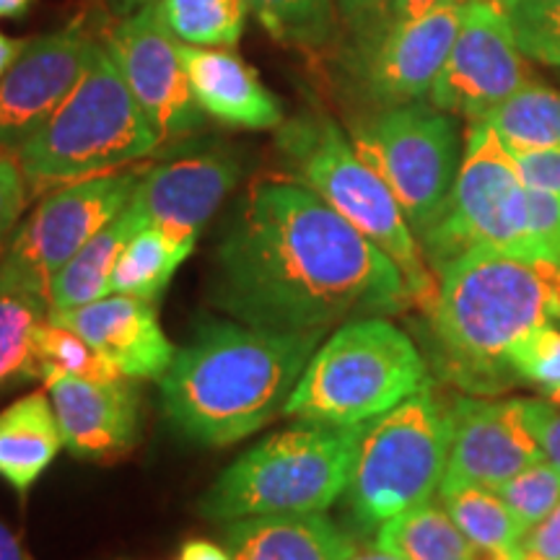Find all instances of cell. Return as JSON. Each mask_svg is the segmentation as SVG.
Returning a JSON list of instances; mask_svg holds the SVG:
<instances>
[{
  "label": "cell",
  "instance_id": "35",
  "mask_svg": "<svg viewBox=\"0 0 560 560\" xmlns=\"http://www.w3.org/2000/svg\"><path fill=\"white\" fill-rule=\"evenodd\" d=\"M529 234L545 268L560 272V198L550 192L527 190Z\"/></svg>",
  "mask_w": 560,
  "mask_h": 560
},
{
  "label": "cell",
  "instance_id": "32",
  "mask_svg": "<svg viewBox=\"0 0 560 560\" xmlns=\"http://www.w3.org/2000/svg\"><path fill=\"white\" fill-rule=\"evenodd\" d=\"M499 493L516 522L522 524V529L529 535L560 503V470L548 459L535 462L527 470L503 482Z\"/></svg>",
  "mask_w": 560,
  "mask_h": 560
},
{
  "label": "cell",
  "instance_id": "48",
  "mask_svg": "<svg viewBox=\"0 0 560 560\" xmlns=\"http://www.w3.org/2000/svg\"><path fill=\"white\" fill-rule=\"evenodd\" d=\"M478 560H522V550L520 552H506V556H480Z\"/></svg>",
  "mask_w": 560,
  "mask_h": 560
},
{
  "label": "cell",
  "instance_id": "13",
  "mask_svg": "<svg viewBox=\"0 0 560 560\" xmlns=\"http://www.w3.org/2000/svg\"><path fill=\"white\" fill-rule=\"evenodd\" d=\"M140 172H109L45 192L21 223L3 260L47 283L91 236L117 219L132 200Z\"/></svg>",
  "mask_w": 560,
  "mask_h": 560
},
{
  "label": "cell",
  "instance_id": "9",
  "mask_svg": "<svg viewBox=\"0 0 560 560\" xmlns=\"http://www.w3.org/2000/svg\"><path fill=\"white\" fill-rule=\"evenodd\" d=\"M418 242L433 278L472 249H495L542 265L529 234L527 185L514 156L486 122H470L450 202Z\"/></svg>",
  "mask_w": 560,
  "mask_h": 560
},
{
  "label": "cell",
  "instance_id": "36",
  "mask_svg": "<svg viewBox=\"0 0 560 560\" xmlns=\"http://www.w3.org/2000/svg\"><path fill=\"white\" fill-rule=\"evenodd\" d=\"M522 416L542 457L560 470V405L550 402L548 397H532L522 400Z\"/></svg>",
  "mask_w": 560,
  "mask_h": 560
},
{
  "label": "cell",
  "instance_id": "51",
  "mask_svg": "<svg viewBox=\"0 0 560 560\" xmlns=\"http://www.w3.org/2000/svg\"><path fill=\"white\" fill-rule=\"evenodd\" d=\"M522 560H535V558H529V556H524V550H522Z\"/></svg>",
  "mask_w": 560,
  "mask_h": 560
},
{
  "label": "cell",
  "instance_id": "33",
  "mask_svg": "<svg viewBox=\"0 0 560 560\" xmlns=\"http://www.w3.org/2000/svg\"><path fill=\"white\" fill-rule=\"evenodd\" d=\"M509 16L520 50L529 60L560 68V0H516Z\"/></svg>",
  "mask_w": 560,
  "mask_h": 560
},
{
  "label": "cell",
  "instance_id": "2",
  "mask_svg": "<svg viewBox=\"0 0 560 560\" xmlns=\"http://www.w3.org/2000/svg\"><path fill=\"white\" fill-rule=\"evenodd\" d=\"M420 350L431 376L459 395L514 389L511 355L540 325H560V272L495 249H472L436 272Z\"/></svg>",
  "mask_w": 560,
  "mask_h": 560
},
{
  "label": "cell",
  "instance_id": "39",
  "mask_svg": "<svg viewBox=\"0 0 560 560\" xmlns=\"http://www.w3.org/2000/svg\"><path fill=\"white\" fill-rule=\"evenodd\" d=\"M389 0H338V11L346 24L361 39H371L387 26Z\"/></svg>",
  "mask_w": 560,
  "mask_h": 560
},
{
  "label": "cell",
  "instance_id": "20",
  "mask_svg": "<svg viewBox=\"0 0 560 560\" xmlns=\"http://www.w3.org/2000/svg\"><path fill=\"white\" fill-rule=\"evenodd\" d=\"M179 58L198 107L226 128L278 130L283 104L257 70L226 47L179 45Z\"/></svg>",
  "mask_w": 560,
  "mask_h": 560
},
{
  "label": "cell",
  "instance_id": "25",
  "mask_svg": "<svg viewBox=\"0 0 560 560\" xmlns=\"http://www.w3.org/2000/svg\"><path fill=\"white\" fill-rule=\"evenodd\" d=\"M374 545L400 560H478L441 501H425L392 516L374 532Z\"/></svg>",
  "mask_w": 560,
  "mask_h": 560
},
{
  "label": "cell",
  "instance_id": "19",
  "mask_svg": "<svg viewBox=\"0 0 560 560\" xmlns=\"http://www.w3.org/2000/svg\"><path fill=\"white\" fill-rule=\"evenodd\" d=\"M47 319L81 335L125 380L159 382L177 353L161 330L156 304L125 293H107L73 310L50 312Z\"/></svg>",
  "mask_w": 560,
  "mask_h": 560
},
{
  "label": "cell",
  "instance_id": "28",
  "mask_svg": "<svg viewBox=\"0 0 560 560\" xmlns=\"http://www.w3.org/2000/svg\"><path fill=\"white\" fill-rule=\"evenodd\" d=\"M159 11L185 45L234 50L247 24L249 0H159Z\"/></svg>",
  "mask_w": 560,
  "mask_h": 560
},
{
  "label": "cell",
  "instance_id": "50",
  "mask_svg": "<svg viewBox=\"0 0 560 560\" xmlns=\"http://www.w3.org/2000/svg\"><path fill=\"white\" fill-rule=\"evenodd\" d=\"M501 3H503V9H506V11H509V9H511V5H514V3H516V0H501Z\"/></svg>",
  "mask_w": 560,
  "mask_h": 560
},
{
  "label": "cell",
  "instance_id": "17",
  "mask_svg": "<svg viewBox=\"0 0 560 560\" xmlns=\"http://www.w3.org/2000/svg\"><path fill=\"white\" fill-rule=\"evenodd\" d=\"M446 472L439 490L480 486L499 490L503 482L542 462L522 416V400L457 395Z\"/></svg>",
  "mask_w": 560,
  "mask_h": 560
},
{
  "label": "cell",
  "instance_id": "8",
  "mask_svg": "<svg viewBox=\"0 0 560 560\" xmlns=\"http://www.w3.org/2000/svg\"><path fill=\"white\" fill-rule=\"evenodd\" d=\"M452 400L431 380L397 408L369 420L346 488L355 532L374 535L392 516L439 495L452 446Z\"/></svg>",
  "mask_w": 560,
  "mask_h": 560
},
{
  "label": "cell",
  "instance_id": "21",
  "mask_svg": "<svg viewBox=\"0 0 560 560\" xmlns=\"http://www.w3.org/2000/svg\"><path fill=\"white\" fill-rule=\"evenodd\" d=\"M223 548L231 560H350L359 552L353 532L342 529L325 511L229 522Z\"/></svg>",
  "mask_w": 560,
  "mask_h": 560
},
{
  "label": "cell",
  "instance_id": "38",
  "mask_svg": "<svg viewBox=\"0 0 560 560\" xmlns=\"http://www.w3.org/2000/svg\"><path fill=\"white\" fill-rule=\"evenodd\" d=\"M527 190L550 192L560 198V145L558 149L511 153Z\"/></svg>",
  "mask_w": 560,
  "mask_h": 560
},
{
  "label": "cell",
  "instance_id": "26",
  "mask_svg": "<svg viewBox=\"0 0 560 560\" xmlns=\"http://www.w3.org/2000/svg\"><path fill=\"white\" fill-rule=\"evenodd\" d=\"M439 501L480 556L520 552L527 540V532L511 514L499 490L480 486L446 488L439 490Z\"/></svg>",
  "mask_w": 560,
  "mask_h": 560
},
{
  "label": "cell",
  "instance_id": "37",
  "mask_svg": "<svg viewBox=\"0 0 560 560\" xmlns=\"http://www.w3.org/2000/svg\"><path fill=\"white\" fill-rule=\"evenodd\" d=\"M26 195H30V187H26L19 159L0 151V242L16 226L21 210L26 206Z\"/></svg>",
  "mask_w": 560,
  "mask_h": 560
},
{
  "label": "cell",
  "instance_id": "18",
  "mask_svg": "<svg viewBox=\"0 0 560 560\" xmlns=\"http://www.w3.org/2000/svg\"><path fill=\"white\" fill-rule=\"evenodd\" d=\"M62 433V446L79 459H117L138 444V395L125 380L96 382L50 371L42 376Z\"/></svg>",
  "mask_w": 560,
  "mask_h": 560
},
{
  "label": "cell",
  "instance_id": "31",
  "mask_svg": "<svg viewBox=\"0 0 560 560\" xmlns=\"http://www.w3.org/2000/svg\"><path fill=\"white\" fill-rule=\"evenodd\" d=\"M32 371L34 380H42L50 371H60V374L83 376V380L96 382H112L125 380L112 363L104 359L100 350L89 346L81 335H75L68 327L55 325V322L45 319L37 327L32 340Z\"/></svg>",
  "mask_w": 560,
  "mask_h": 560
},
{
  "label": "cell",
  "instance_id": "44",
  "mask_svg": "<svg viewBox=\"0 0 560 560\" xmlns=\"http://www.w3.org/2000/svg\"><path fill=\"white\" fill-rule=\"evenodd\" d=\"M0 560H34L3 522H0Z\"/></svg>",
  "mask_w": 560,
  "mask_h": 560
},
{
  "label": "cell",
  "instance_id": "23",
  "mask_svg": "<svg viewBox=\"0 0 560 560\" xmlns=\"http://www.w3.org/2000/svg\"><path fill=\"white\" fill-rule=\"evenodd\" d=\"M47 314V283L0 257V395L34 380L32 340Z\"/></svg>",
  "mask_w": 560,
  "mask_h": 560
},
{
  "label": "cell",
  "instance_id": "14",
  "mask_svg": "<svg viewBox=\"0 0 560 560\" xmlns=\"http://www.w3.org/2000/svg\"><path fill=\"white\" fill-rule=\"evenodd\" d=\"M242 177V161L229 145L179 153L140 172L132 202L156 226L179 262Z\"/></svg>",
  "mask_w": 560,
  "mask_h": 560
},
{
  "label": "cell",
  "instance_id": "24",
  "mask_svg": "<svg viewBox=\"0 0 560 560\" xmlns=\"http://www.w3.org/2000/svg\"><path fill=\"white\" fill-rule=\"evenodd\" d=\"M149 219L143 215L136 202H128V208L107 223L100 234L91 236L83 247L75 252L62 268L55 272L47 289L50 299V312H66L73 306H83L89 301H96L109 293V278L115 270L117 257L125 249L132 236L140 229L149 226Z\"/></svg>",
  "mask_w": 560,
  "mask_h": 560
},
{
  "label": "cell",
  "instance_id": "4",
  "mask_svg": "<svg viewBox=\"0 0 560 560\" xmlns=\"http://www.w3.org/2000/svg\"><path fill=\"white\" fill-rule=\"evenodd\" d=\"M159 132L112 60L96 42L89 66L50 120L16 149L30 192H50L149 156Z\"/></svg>",
  "mask_w": 560,
  "mask_h": 560
},
{
  "label": "cell",
  "instance_id": "11",
  "mask_svg": "<svg viewBox=\"0 0 560 560\" xmlns=\"http://www.w3.org/2000/svg\"><path fill=\"white\" fill-rule=\"evenodd\" d=\"M527 81V55L516 45L501 0H465L459 34L433 81L429 102L467 122H480Z\"/></svg>",
  "mask_w": 560,
  "mask_h": 560
},
{
  "label": "cell",
  "instance_id": "34",
  "mask_svg": "<svg viewBox=\"0 0 560 560\" xmlns=\"http://www.w3.org/2000/svg\"><path fill=\"white\" fill-rule=\"evenodd\" d=\"M511 366L520 384H529L540 395L560 389V327H535L511 355Z\"/></svg>",
  "mask_w": 560,
  "mask_h": 560
},
{
  "label": "cell",
  "instance_id": "52",
  "mask_svg": "<svg viewBox=\"0 0 560 560\" xmlns=\"http://www.w3.org/2000/svg\"><path fill=\"white\" fill-rule=\"evenodd\" d=\"M0 151H5V149H0Z\"/></svg>",
  "mask_w": 560,
  "mask_h": 560
},
{
  "label": "cell",
  "instance_id": "27",
  "mask_svg": "<svg viewBox=\"0 0 560 560\" xmlns=\"http://www.w3.org/2000/svg\"><path fill=\"white\" fill-rule=\"evenodd\" d=\"M509 153H527L560 145V91L527 81L520 91L482 117Z\"/></svg>",
  "mask_w": 560,
  "mask_h": 560
},
{
  "label": "cell",
  "instance_id": "1",
  "mask_svg": "<svg viewBox=\"0 0 560 560\" xmlns=\"http://www.w3.org/2000/svg\"><path fill=\"white\" fill-rule=\"evenodd\" d=\"M210 301L234 322L327 332L416 306L402 270L299 179L249 187L215 249Z\"/></svg>",
  "mask_w": 560,
  "mask_h": 560
},
{
  "label": "cell",
  "instance_id": "3",
  "mask_svg": "<svg viewBox=\"0 0 560 560\" xmlns=\"http://www.w3.org/2000/svg\"><path fill=\"white\" fill-rule=\"evenodd\" d=\"M322 340L325 332L208 322L159 380L166 416L208 446L247 439L283 412Z\"/></svg>",
  "mask_w": 560,
  "mask_h": 560
},
{
  "label": "cell",
  "instance_id": "40",
  "mask_svg": "<svg viewBox=\"0 0 560 560\" xmlns=\"http://www.w3.org/2000/svg\"><path fill=\"white\" fill-rule=\"evenodd\" d=\"M522 550L535 560H560V503L550 511L548 520L529 532Z\"/></svg>",
  "mask_w": 560,
  "mask_h": 560
},
{
  "label": "cell",
  "instance_id": "43",
  "mask_svg": "<svg viewBox=\"0 0 560 560\" xmlns=\"http://www.w3.org/2000/svg\"><path fill=\"white\" fill-rule=\"evenodd\" d=\"M26 45H30V39H13L9 34L0 32V79H3V75L11 70L13 62L21 58V52L26 50Z\"/></svg>",
  "mask_w": 560,
  "mask_h": 560
},
{
  "label": "cell",
  "instance_id": "12",
  "mask_svg": "<svg viewBox=\"0 0 560 560\" xmlns=\"http://www.w3.org/2000/svg\"><path fill=\"white\" fill-rule=\"evenodd\" d=\"M172 37L161 19L159 0L128 11L102 32L112 60L159 132L161 145L190 138L206 125V112L195 102L179 45Z\"/></svg>",
  "mask_w": 560,
  "mask_h": 560
},
{
  "label": "cell",
  "instance_id": "46",
  "mask_svg": "<svg viewBox=\"0 0 560 560\" xmlns=\"http://www.w3.org/2000/svg\"><path fill=\"white\" fill-rule=\"evenodd\" d=\"M350 560H400V558H395V556H392V552L380 550L374 545V548H371V550H359Z\"/></svg>",
  "mask_w": 560,
  "mask_h": 560
},
{
  "label": "cell",
  "instance_id": "10",
  "mask_svg": "<svg viewBox=\"0 0 560 560\" xmlns=\"http://www.w3.org/2000/svg\"><path fill=\"white\" fill-rule=\"evenodd\" d=\"M350 143L384 179L420 240L444 213L465 153L450 112L423 102L376 109L350 125Z\"/></svg>",
  "mask_w": 560,
  "mask_h": 560
},
{
  "label": "cell",
  "instance_id": "29",
  "mask_svg": "<svg viewBox=\"0 0 560 560\" xmlns=\"http://www.w3.org/2000/svg\"><path fill=\"white\" fill-rule=\"evenodd\" d=\"M262 30L296 50H325L338 32V0H249Z\"/></svg>",
  "mask_w": 560,
  "mask_h": 560
},
{
  "label": "cell",
  "instance_id": "42",
  "mask_svg": "<svg viewBox=\"0 0 560 560\" xmlns=\"http://www.w3.org/2000/svg\"><path fill=\"white\" fill-rule=\"evenodd\" d=\"M179 560H231V556L223 545L210 540H190L182 548Z\"/></svg>",
  "mask_w": 560,
  "mask_h": 560
},
{
  "label": "cell",
  "instance_id": "16",
  "mask_svg": "<svg viewBox=\"0 0 560 560\" xmlns=\"http://www.w3.org/2000/svg\"><path fill=\"white\" fill-rule=\"evenodd\" d=\"M96 47L91 21L75 19L58 32L30 39L0 79V149L16 151L50 120L89 66Z\"/></svg>",
  "mask_w": 560,
  "mask_h": 560
},
{
  "label": "cell",
  "instance_id": "49",
  "mask_svg": "<svg viewBox=\"0 0 560 560\" xmlns=\"http://www.w3.org/2000/svg\"><path fill=\"white\" fill-rule=\"evenodd\" d=\"M540 397H548L550 402H556V405H560V389H552V392H548V395H540Z\"/></svg>",
  "mask_w": 560,
  "mask_h": 560
},
{
  "label": "cell",
  "instance_id": "7",
  "mask_svg": "<svg viewBox=\"0 0 560 560\" xmlns=\"http://www.w3.org/2000/svg\"><path fill=\"white\" fill-rule=\"evenodd\" d=\"M276 145L293 179L319 195L342 219L395 260L408 280L416 306H425L436 278L425 262L418 236L405 221L400 202L384 179L355 153L350 136L327 115H299L278 128Z\"/></svg>",
  "mask_w": 560,
  "mask_h": 560
},
{
  "label": "cell",
  "instance_id": "41",
  "mask_svg": "<svg viewBox=\"0 0 560 560\" xmlns=\"http://www.w3.org/2000/svg\"><path fill=\"white\" fill-rule=\"evenodd\" d=\"M439 0H389L387 5V24H402L431 11Z\"/></svg>",
  "mask_w": 560,
  "mask_h": 560
},
{
  "label": "cell",
  "instance_id": "6",
  "mask_svg": "<svg viewBox=\"0 0 560 560\" xmlns=\"http://www.w3.org/2000/svg\"><path fill=\"white\" fill-rule=\"evenodd\" d=\"M431 380L429 361L408 332L384 317L350 319L314 350L283 416L330 425L369 423Z\"/></svg>",
  "mask_w": 560,
  "mask_h": 560
},
{
  "label": "cell",
  "instance_id": "47",
  "mask_svg": "<svg viewBox=\"0 0 560 560\" xmlns=\"http://www.w3.org/2000/svg\"><path fill=\"white\" fill-rule=\"evenodd\" d=\"M115 3H117V11H132L138 9V5L149 3V0H115Z\"/></svg>",
  "mask_w": 560,
  "mask_h": 560
},
{
  "label": "cell",
  "instance_id": "22",
  "mask_svg": "<svg viewBox=\"0 0 560 560\" xmlns=\"http://www.w3.org/2000/svg\"><path fill=\"white\" fill-rule=\"evenodd\" d=\"M62 450V433L47 392H32L0 412V478L21 499Z\"/></svg>",
  "mask_w": 560,
  "mask_h": 560
},
{
  "label": "cell",
  "instance_id": "15",
  "mask_svg": "<svg viewBox=\"0 0 560 560\" xmlns=\"http://www.w3.org/2000/svg\"><path fill=\"white\" fill-rule=\"evenodd\" d=\"M465 0H439L423 16L387 24L363 39L359 83L376 109L429 100L433 81L444 68L459 34Z\"/></svg>",
  "mask_w": 560,
  "mask_h": 560
},
{
  "label": "cell",
  "instance_id": "5",
  "mask_svg": "<svg viewBox=\"0 0 560 560\" xmlns=\"http://www.w3.org/2000/svg\"><path fill=\"white\" fill-rule=\"evenodd\" d=\"M363 431L366 423L296 420L229 465L200 495V516L229 524L247 516L327 511L346 495Z\"/></svg>",
  "mask_w": 560,
  "mask_h": 560
},
{
  "label": "cell",
  "instance_id": "30",
  "mask_svg": "<svg viewBox=\"0 0 560 560\" xmlns=\"http://www.w3.org/2000/svg\"><path fill=\"white\" fill-rule=\"evenodd\" d=\"M179 265L161 231L149 223L125 244L117 257L109 278V293H125L156 304Z\"/></svg>",
  "mask_w": 560,
  "mask_h": 560
},
{
  "label": "cell",
  "instance_id": "45",
  "mask_svg": "<svg viewBox=\"0 0 560 560\" xmlns=\"http://www.w3.org/2000/svg\"><path fill=\"white\" fill-rule=\"evenodd\" d=\"M34 0H0V19H21L30 13Z\"/></svg>",
  "mask_w": 560,
  "mask_h": 560
}]
</instances>
